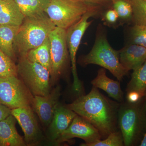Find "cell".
Wrapping results in <instances>:
<instances>
[{
    "label": "cell",
    "mask_w": 146,
    "mask_h": 146,
    "mask_svg": "<svg viewBox=\"0 0 146 146\" xmlns=\"http://www.w3.org/2000/svg\"><path fill=\"white\" fill-rule=\"evenodd\" d=\"M120 103L110 100L93 86L86 95L79 97L66 106L91 123L102 139L119 130L118 111Z\"/></svg>",
    "instance_id": "cell-1"
},
{
    "label": "cell",
    "mask_w": 146,
    "mask_h": 146,
    "mask_svg": "<svg viewBox=\"0 0 146 146\" xmlns=\"http://www.w3.org/2000/svg\"><path fill=\"white\" fill-rule=\"evenodd\" d=\"M118 125L125 146L139 145L145 132L146 98L138 101H123L118 111Z\"/></svg>",
    "instance_id": "cell-2"
},
{
    "label": "cell",
    "mask_w": 146,
    "mask_h": 146,
    "mask_svg": "<svg viewBox=\"0 0 146 146\" xmlns=\"http://www.w3.org/2000/svg\"><path fill=\"white\" fill-rule=\"evenodd\" d=\"M56 27L45 12L25 17L14 40L16 54L25 56L29 51L39 46Z\"/></svg>",
    "instance_id": "cell-3"
},
{
    "label": "cell",
    "mask_w": 146,
    "mask_h": 146,
    "mask_svg": "<svg viewBox=\"0 0 146 146\" xmlns=\"http://www.w3.org/2000/svg\"><path fill=\"white\" fill-rule=\"evenodd\" d=\"M80 63L83 66L94 64L109 71L119 81H121L128 72L120 62L119 51L110 45L104 33H98L94 46L88 54L82 57Z\"/></svg>",
    "instance_id": "cell-4"
},
{
    "label": "cell",
    "mask_w": 146,
    "mask_h": 146,
    "mask_svg": "<svg viewBox=\"0 0 146 146\" xmlns=\"http://www.w3.org/2000/svg\"><path fill=\"white\" fill-rule=\"evenodd\" d=\"M96 7L79 0H50L45 12L56 27L67 30Z\"/></svg>",
    "instance_id": "cell-5"
},
{
    "label": "cell",
    "mask_w": 146,
    "mask_h": 146,
    "mask_svg": "<svg viewBox=\"0 0 146 146\" xmlns=\"http://www.w3.org/2000/svg\"><path fill=\"white\" fill-rule=\"evenodd\" d=\"M17 72L33 96H46L50 92L49 71L44 66L20 56Z\"/></svg>",
    "instance_id": "cell-6"
},
{
    "label": "cell",
    "mask_w": 146,
    "mask_h": 146,
    "mask_svg": "<svg viewBox=\"0 0 146 146\" xmlns=\"http://www.w3.org/2000/svg\"><path fill=\"white\" fill-rule=\"evenodd\" d=\"M34 96L17 76L0 78V103L11 109L32 107Z\"/></svg>",
    "instance_id": "cell-7"
},
{
    "label": "cell",
    "mask_w": 146,
    "mask_h": 146,
    "mask_svg": "<svg viewBox=\"0 0 146 146\" xmlns=\"http://www.w3.org/2000/svg\"><path fill=\"white\" fill-rule=\"evenodd\" d=\"M98 7H95L87 11L78 22L66 30V41L74 78L73 88L75 91L78 93L82 91V86L77 72L76 54L82 36L87 29L92 24V21H89L88 20L97 14Z\"/></svg>",
    "instance_id": "cell-8"
},
{
    "label": "cell",
    "mask_w": 146,
    "mask_h": 146,
    "mask_svg": "<svg viewBox=\"0 0 146 146\" xmlns=\"http://www.w3.org/2000/svg\"><path fill=\"white\" fill-rule=\"evenodd\" d=\"M52 64L51 76L57 80L62 74L69 60V51L66 41V30L56 27L49 35Z\"/></svg>",
    "instance_id": "cell-9"
},
{
    "label": "cell",
    "mask_w": 146,
    "mask_h": 146,
    "mask_svg": "<svg viewBox=\"0 0 146 146\" xmlns=\"http://www.w3.org/2000/svg\"><path fill=\"white\" fill-rule=\"evenodd\" d=\"M75 138H81L84 141L85 143L80 144L81 146H86L102 139L98 129L87 120L78 115L54 144L58 145Z\"/></svg>",
    "instance_id": "cell-10"
},
{
    "label": "cell",
    "mask_w": 146,
    "mask_h": 146,
    "mask_svg": "<svg viewBox=\"0 0 146 146\" xmlns=\"http://www.w3.org/2000/svg\"><path fill=\"white\" fill-rule=\"evenodd\" d=\"M11 115L18 122L24 133V140L28 146H35L42 142L43 135L31 107L11 110Z\"/></svg>",
    "instance_id": "cell-11"
},
{
    "label": "cell",
    "mask_w": 146,
    "mask_h": 146,
    "mask_svg": "<svg viewBox=\"0 0 146 146\" xmlns=\"http://www.w3.org/2000/svg\"><path fill=\"white\" fill-rule=\"evenodd\" d=\"M61 88L58 85L48 95L34 96L32 108L45 127H48L52 121L56 108L59 104Z\"/></svg>",
    "instance_id": "cell-12"
},
{
    "label": "cell",
    "mask_w": 146,
    "mask_h": 146,
    "mask_svg": "<svg viewBox=\"0 0 146 146\" xmlns=\"http://www.w3.org/2000/svg\"><path fill=\"white\" fill-rule=\"evenodd\" d=\"M77 115L66 106L62 105L59 103L47 131V138L51 143L54 144L60 137Z\"/></svg>",
    "instance_id": "cell-13"
},
{
    "label": "cell",
    "mask_w": 146,
    "mask_h": 146,
    "mask_svg": "<svg viewBox=\"0 0 146 146\" xmlns=\"http://www.w3.org/2000/svg\"><path fill=\"white\" fill-rule=\"evenodd\" d=\"M119 52L120 63L128 72L136 70L146 59V48L135 44L127 45Z\"/></svg>",
    "instance_id": "cell-14"
},
{
    "label": "cell",
    "mask_w": 146,
    "mask_h": 146,
    "mask_svg": "<svg viewBox=\"0 0 146 146\" xmlns=\"http://www.w3.org/2000/svg\"><path fill=\"white\" fill-rule=\"evenodd\" d=\"M16 119L12 115L0 121V146H26L23 138L18 133Z\"/></svg>",
    "instance_id": "cell-15"
},
{
    "label": "cell",
    "mask_w": 146,
    "mask_h": 146,
    "mask_svg": "<svg viewBox=\"0 0 146 146\" xmlns=\"http://www.w3.org/2000/svg\"><path fill=\"white\" fill-rule=\"evenodd\" d=\"M93 86L105 91L110 97L118 102L124 101V93L120 82L109 78L106 76V70L104 68L100 69L97 76L91 82Z\"/></svg>",
    "instance_id": "cell-16"
},
{
    "label": "cell",
    "mask_w": 146,
    "mask_h": 146,
    "mask_svg": "<svg viewBox=\"0 0 146 146\" xmlns=\"http://www.w3.org/2000/svg\"><path fill=\"white\" fill-rule=\"evenodd\" d=\"M25 18L14 0H0V25L20 27Z\"/></svg>",
    "instance_id": "cell-17"
},
{
    "label": "cell",
    "mask_w": 146,
    "mask_h": 146,
    "mask_svg": "<svg viewBox=\"0 0 146 146\" xmlns=\"http://www.w3.org/2000/svg\"><path fill=\"white\" fill-rule=\"evenodd\" d=\"M19 27L0 25V49L13 61L16 58L14 40Z\"/></svg>",
    "instance_id": "cell-18"
},
{
    "label": "cell",
    "mask_w": 146,
    "mask_h": 146,
    "mask_svg": "<svg viewBox=\"0 0 146 146\" xmlns=\"http://www.w3.org/2000/svg\"><path fill=\"white\" fill-rule=\"evenodd\" d=\"M25 56L30 61L38 63L46 68L51 75L52 64L48 37L39 46L29 51Z\"/></svg>",
    "instance_id": "cell-19"
},
{
    "label": "cell",
    "mask_w": 146,
    "mask_h": 146,
    "mask_svg": "<svg viewBox=\"0 0 146 146\" xmlns=\"http://www.w3.org/2000/svg\"><path fill=\"white\" fill-rule=\"evenodd\" d=\"M146 89V59L141 67L133 71L126 91V94L136 93L142 98L144 97Z\"/></svg>",
    "instance_id": "cell-20"
},
{
    "label": "cell",
    "mask_w": 146,
    "mask_h": 146,
    "mask_svg": "<svg viewBox=\"0 0 146 146\" xmlns=\"http://www.w3.org/2000/svg\"><path fill=\"white\" fill-rule=\"evenodd\" d=\"M25 17L45 12L50 0H14Z\"/></svg>",
    "instance_id": "cell-21"
},
{
    "label": "cell",
    "mask_w": 146,
    "mask_h": 146,
    "mask_svg": "<svg viewBox=\"0 0 146 146\" xmlns=\"http://www.w3.org/2000/svg\"><path fill=\"white\" fill-rule=\"evenodd\" d=\"M132 6L134 25L146 26V0H128Z\"/></svg>",
    "instance_id": "cell-22"
},
{
    "label": "cell",
    "mask_w": 146,
    "mask_h": 146,
    "mask_svg": "<svg viewBox=\"0 0 146 146\" xmlns=\"http://www.w3.org/2000/svg\"><path fill=\"white\" fill-rule=\"evenodd\" d=\"M18 76L17 65L0 49V78Z\"/></svg>",
    "instance_id": "cell-23"
},
{
    "label": "cell",
    "mask_w": 146,
    "mask_h": 146,
    "mask_svg": "<svg viewBox=\"0 0 146 146\" xmlns=\"http://www.w3.org/2000/svg\"><path fill=\"white\" fill-rule=\"evenodd\" d=\"M113 9L117 13L119 18L123 21L132 20V6L128 0H112Z\"/></svg>",
    "instance_id": "cell-24"
},
{
    "label": "cell",
    "mask_w": 146,
    "mask_h": 146,
    "mask_svg": "<svg viewBox=\"0 0 146 146\" xmlns=\"http://www.w3.org/2000/svg\"><path fill=\"white\" fill-rule=\"evenodd\" d=\"M124 146L122 134L121 130L115 131L107 138L88 144L86 146Z\"/></svg>",
    "instance_id": "cell-25"
},
{
    "label": "cell",
    "mask_w": 146,
    "mask_h": 146,
    "mask_svg": "<svg viewBox=\"0 0 146 146\" xmlns=\"http://www.w3.org/2000/svg\"><path fill=\"white\" fill-rule=\"evenodd\" d=\"M131 44L146 48V26L134 25L130 30Z\"/></svg>",
    "instance_id": "cell-26"
},
{
    "label": "cell",
    "mask_w": 146,
    "mask_h": 146,
    "mask_svg": "<svg viewBox=\"0 0 146 146\" xmlns=\"http://www.w3.org/2000/svg\"><path fill=\"white\" fill-rule=\"evenodd\" d=\"M119 18V16L116 11L113 9L107 11L104 15L105 21L109 24H115Z\"/></svg>",
    "instance_id": "cell-27"
},
{
    "label": "cell",
    "mask_w": 146,
    "mask_h": 146,
    "mask_svg": "<svg viewBox=\"0 0 146 146\" xmlns=\"http://www.w3.org/2000/svg\"><path fill=\"white\" fill-rule=\"evenodd\" d=\"M11 115V109L0 103V121L6 119Z\"/></svg>",
    "instance_id": "cell-28"
},
{
    "label": "cell",
    "mask_w": 146,
    "mask_h": 146,
    "mask_svg": "<svg viewBox=\"0 0 146 146\" xmlns=\"http://www.w3.org/2000/svg\"><path fill=\"white\" fill-rule=\"evenodd\" d=\"M79 1L87 3L90 4L98 5L104 4L105 3H106L108 1H110V0H79Z\"/></svg>",
    "instance_id": "cell-29"
},
{
    "label": "cell",
    "mask_w": 146,
    "mask_h": 146,
    "mask_svg": "<svg viewBox=\"0 0 146 146\" xmlns=\"http://www.w3.org/2000/svg\"><path fill=\"white\" fill-rule=\"evenodd\" d=\"M140 146H146V127L145 132L142 139V141H141V143L139 145Z\"/></svg>",
    "instance_id": "cell-30"
},
{
    "label": "cell",
    "mask_w": 146,
    "mask_h": 146,
    "mask_svg": "<svg viewBox=\"0 0 146 146\" xmlns=\"http://www.w3.org/2000/svg\"><path fill=\"white\" fill-rule=\"evenodd\" d=\"M144 96L145 97V98H146V89L145 90V94H144Z\"/></svg>",
    "instance_id": "cell-31"
}]
</instances>
